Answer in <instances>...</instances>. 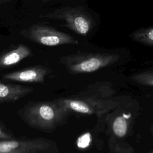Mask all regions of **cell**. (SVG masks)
<instances>
[{"mask_svg":"<svg viewBox=\"0 0 153 153\" xmlns=\"http://www.w3.org/2000/svg\"><path fill=\"white\" fill-rule=\"evenodd\" d=\"M19 117L30 127L45 133H51L64 124L69 112L55 100L29 101L17 112Z\"/></svg>","mask_w":153,"mask_h":153,"instance_id":"6da1fadb","label":"cell"},{"mask_svg":"<svg viewBox=\"0 0 153 153\" xmlns=\"http://www.w3.org/2000/svg\"><path fill=\"white\" fill-rule=\"evenodd\" d=\"M120 58L112 53H81L63 56L60 62L69 73L76 74L95 72L116 63Z\"/></svg>","mask_w":153,"mask_h":153,"instance_id":"7a4b0ae2","label":"cell"},{"mask_svg":"<svg viewBox=\"0 0 153 153\" xmlns=\"http://www.w3.org/2000/svg\"><path fill=\"white\" fill-rule=\"evenodd\" d=\"M55 100L68 112L102 115L115 108L118 103L95 97L83 96L75 97H60Z\"/></svg>","mask_w":153,"mask_h":153,"instance_id":"3957f363","label":"cell"},{"mask_svg":"<svg viewBox=\"0 0 153 153\" xmlns=\"http://www.w3.org/2000/svg\"><path fill=\"white\" fill-rule=\"evenodd\" d=\"M42 17L63 21L65 26L77 34L86 35L91 29L93 20L82 7H65L57 8Z\"/></svg>","mask_w":153,"mask_h":153,"instance_id":"277c9868","label":"cell"},{"mask_svg":"<svg viewBox=\"0 0 153 153\" xmlns=\"http://www.w3.org/2000/svg\"><path fill=\"white\" fill-rule=\"evenodd\" d=\"M20 33L30 41L45 46L78 44V41L70 35L41 23L32 25L22 29Z\"/></svg>","mask_w":153,"mask_h":153,"instance_id":"5b68a950","label":"cell"},{"mask_svg":"<svg viewBox=\"0 0 153 153\" xmlns=\"http://www.w3.org/2000/svg\"><path fill=\"white\" fill-rule=\"evenodd\" d=\"M57 143L44 137L13 138L0 140V153H57Z\"/></svg>","mask_w":153,"mask_h":153,"instance_id":"8992f818","label":"cell"},{"mask_svg":"<svg viewBox=\"0 0 153 153\" xmlns=\"http://www.w3.org/2000/svg\"><path fill=\"white\" fill-rule=\"evenodd\" d=\"M50 72L51 70L48 68L39 65L3 74L2 78L22 82L43 83L45 77Z\"/></svg>","mask_w":153,"mask_h":153,"instance_id":"52a82bcc","label":"cell"},{"mask_svg":"<svg viewBox=\"0 0 153 153\" xmlns=\"http://www.w3.org/2000/svg\"><path fill=\"white\" fill-rule=\"evenodd\" d=\"M33 91L29 86L0 81V104L17 101Z\"/></svg>","mask_w":153,"mask_h":153,"instance_id":"ba28073f","label":"cell"},{"mask_svg":"<svg viewBox=\"0 0 153 153\" xmlns=\"http://www.w3.org/2000/svg\"><path fill=\"white\" fill-rule=\"evenodd\" d=\"M32 56V51L29 47L23 44H19L0 55V69L11 68Z\"/></svg>","mask_w":153,"mask_h":153,"instance_id":"9c48e42d","label":"cell"},{"mask_svg":"<svg viewBox=\"0 0 153 153\" xmlns=\"http://www.w3.org/2000/svg\"><path fill=\"white\" fill-rule=\"evenodd\" d=\"M130 37L140 43L153 47V27L137 30L130 34Z\"/></svg>","mask_w":153,"mask_h":153,"instance_id":"30bf717a","label":"cell"},{"mask_svg":"<svg viewBox=\"0 0 153 153\" xmlns=\"http://www.w3.org/2000/svg\"><path fill=\"white\" fill-rule=\"evenodd\" d=\"M112 128L114 134L117 137H124L128 130L127 119L123 115L117 116L112 122Z\"/></svg>","mask_w":153,"mask_h":153,"instance_id":"8fae6325","label":"cell"},{"mask_svg":"<svg viewBox=\"0 0 153 153\" xmlns=\"http://www.w3.org/2000/svg\"><path fill=\"white\" fill-rule=\"evenodd\" d=\"M131 78L133 82L139 84L153 87V70L136 74Z\"/></svg>","mask_w":153,"mask_h":153,"instance_id":"7c38bea8","label":"cell"},{"mask_svg":"<svg viewBox=\"0 0 153 153\" xmlns=\"http://www.w3.org/2000/svg\"><path fill=\"white\" fill-rule=\"evenodd\" d=\"M15 137L14 134L0 120V140H8Z\"/></svg>","mask_w":153,"mask_h":153,"instance_id":"4fadbf2b","label":"cell"},{"mask_svg":"<svg viewBox=\"0 0 153 153\" xmlns=\"http://www.w3.org/2000/svg\"><path fill=\"white\" fill-rule=\"evenodd\" d=\"M84 137V139H83V137L82 136V137H80L79 139H78V146H81V145H82V143H84L82 144V147H84V146H86L87 145H88V136L87 135H84L83 136Z\"/></svg>","mask_w":153,"mask_h":153,"instance_id":"5bb4252c","label":"cell"},{"mask_svg":"<svg viewBox=\"0 0 153 153\" xmlns=\"http://www.w3.org/2000/svg\"><path fill=\"white\" fill-rule=\"evenodd\" d=\"M11 0H0V4H4V3H7Z\"/></svg>","mask_w":153,"mask_h":153,"instance_id":"9a60e30c","label":"cell"},{"mask_svg":"<svg viewBox=\"0 0 153 153\" xmlns=\"http://www.w3.org/2000/svg\"><path fill=\"white\" fill-rule=\"evenodd\" d=\"M38 1H42V2H47V1H49L50 0H38Z\"/></svg>","mask_w":153,"mask_h":153,"instance_id":"2e32d148","label":"cell"},{"mask_svg":"<svg viewBox=\"0 0 153 153\" xmlns=\"http://www.w3.org/2000/svg\"><path fill=\"white\" fill-rule=\"evenodd\" d=\"M152 134H153V127H152Z\"/></svg>","mask_w":153,"mask_h":153,"instance_id":"e0dca14e","label":"cell"},{"mask_svg":"<svg viewBox=\"0 0 153 153\" xmlns=\"http://www.w3.org/2000/svg\"><path fill=\"white\" fill-rule=\"evenodd\" d=\"M151 152H153V151H151Z\"/></svg>","mask_w":153,"mask_h":153,"instance_id":"ac0fdd59","label":"cell"}]
</instances>
